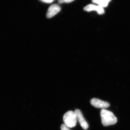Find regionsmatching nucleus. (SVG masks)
<instances>
[{"instance_id": "obj_4", "label": "nucleus", "mask_w": 130, "mask_h": 130, "mask_svg": "<svg viewBox=\"0 0 130 130\" xmlns=\"http://www.w3.org/2000/svg\"><path fill=\"white\" fill-rule=\"evenodd\" d=\"M75 113L76 116L77 121H78L80 125L84 130H87L89 128V125L87 121L85 119L83 114L79 109L75 110Z\"/></svg>"}, {"instance_id": "obj_8", "label": "nucleus", "mask_w": 130, "mask_h": 130, "mask_svg": "<svg viewBox=\"0 0 130 130\" xmlns=\"http://www.w3.org/2000/svg\"><path fill=\"white\" fill-rule=\"evenodd\" d=\"M74 0H59L58 1V2L59 3H71Z\"/></svg>"}, {"instance_id": "obj_7", "label": "nucleus", "mask_w": 130, "mask_h": 130, "mask_svg": "<svg viewBox=\"0 0 130 130\" xmlns=\"http://www.w3.org/2000/svg\"><path fill=\"white\" fill-rule=\"evenodd\" d=\"M111 0H92V2L96 3L103 8L107 6L108 3Z\"/></svg>"}, {"instance_id": "obj_10", "label": "nucleus", "mask_w": 130, "mask_h": 130, "mask_svg": "<svg viewBox=\"0 0 130 130\" xmlns=\"http://www.w3.org/2000/svg\"><path fill=\"white\" fill-rule=\"evenodd\" d=\"M54 0H47L46 3H51L53 2Z\"/></svg>"}, {"instance_id": "obj_11", "label": "nucleus", "mask_w": 130, "mask_h": 130, "mask_svg": "<svg viewBox=\"0 0 130 130\" xmlns=\"http://www.w3.org/2000/svg\"><path fill=\"white\" fill-rule=\"evenodd\" d=\"M40 1H41L45 3H46L47 2V0H40Z\"/></svg>"}, {"instance_id": "obj_6", "label": "nucleus", "mask_w": 130, "mask_h": 130, "mask_svg": "<svg viewBox=\"0 0 130 130\" xmlns=\"http://www.w3.org/2000/svg\"><path fill=\"white\" fill-rule=\"evenodd\" d=\"M84 10L86 11L90 12L92 11H96L98 13L100 14H104L105 13V10L103 8L101 7L100 6L90 4L86 6L84 8Z\"/></svg>"}, {"instance_id": "obj_5", "label": "nucleus", "mask_w": 130, "mask_h": 130, "mask_svg": "<svg viewBox=\"0 0 130 130\" xmlns=\"http://www.w3.org/2000/svg\"><path fill=\"white\" fill-rule=\"evenodd\" d=\"M61 10V8L59 5L54 4L51 5L47 10L46 16L48 18H51L55 16Z\"/></svg>"}, {"instance_id": "obj_1", "label": "nucleus", "mask_w": 130, "mask_h": 130, "mask_svg": "<svg viewBox=\"0 0 130 130\" xmlns=\"http://www.w3.org/2000/svg\"><path fill=\"white\" fill-rule=\"evenodd\" d=\"M101 118L103 125L105 126L113 125L117 123L118 120L112 112L106 109H102L101 111Z\"/></svg>"}, {"instance_id": "obj_3", "label": "nucleus", "mask_w": 130, "mask_h": 130, "mask_svg": "<svg viewBox=\"0 0 130 130\" xmlns=\"http://www.w3.org/2000/svg\"><path fill=\"white\" fill-rule=\"evenodd\" d=\"M90 102L91 104L93 106L98 108L105 109L110 106V104L109 103L97 98H92L90 100Z\"/></svg>"}, {"instance_id": "obj_9", "label": "nucleus", "mask_w": 130, "mask_h": 130, "mask_svg": "<svg viewBox=\"0 0 130 130\" xmlns=\"http://www.w3.org/2000/svg\"><path fill=\"white\" fill-rule=\"evenodd\" d=\"M60 129L61 130H71L70 128L66 126L64 124H62L61 125Z\"/></svg>"}, {"instance_id": "obj_2", "label": "nucleus", "mask_w": 130, "mask_h": 130, "mask_svg": "<svg viewBox=\"0 0 130 130\" xmlns=\"http://www.w3.org/2000/svg\"><path fill=\"white\" fill-rule=\"evenodd\" d=\"M64 124L69 128H72L76 125L77 119L75 112L68 111L64 114L63 117Z\"/></svg>"}]
</instances>
